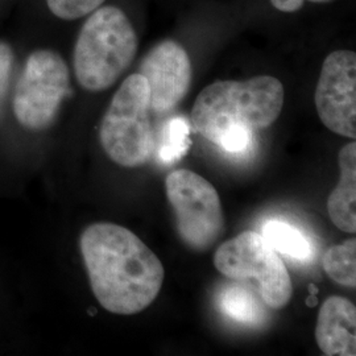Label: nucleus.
Instances as JSON below:
<instances>
[{"label": "nucleus", "instance_id": "nucleus-1", "mask_svg": "<svg viewBox=\"0 0 356 356\" xmlns=\"http://www.w3.org/2000/svg\"><path fill=\"white\" fill-rule=\"evenodd\" d=\"M79 248L91 291L107 312L134 316L157 298L164 267L132 231L108 222L92 223L82 232Z\"/></svg>", "mask_w": 356, "mask_h": 356}, {"label": "nucleus", "instance_id": "nucleus-2", "mask_svg": "<svg viewBox=\"0 0 356 356\" xmlns=\"http://www.w3.org/2000/svg\"><path fill=\"white\" fill-rule=\"evenodd\" d=\"M284 101L285 90L275 76L216 81L197 97L191 123L201 136L218 145L231 128L257 131L272 126L280 116Z\"/></svg>", "mask_w": 356, "mask_h": 356}, {"label": "nucleus", "instance_id": "nucleus-3", "mask_svg": "<svg viewBox=\"0 0 356 356\" xmlns=\"http://www.w3.org/2000/svg\"><path fill=\"white\" fill-rule=\"evenodd\" d=\"M138 48L126 13L114 6L97 8L76 38L73 66L78 83L91 92L110 89L134 63Z\"/></svg>", "mask_w": 356, "mask_h": 356}, {"label": "nucleus", "instance_id": "nucleus-4", "mask_svg": "<svg viewBox=\"0 0 356 356\" xmlns=\"http://www.w3.org/2000/svg\"><path fill=\"white\" fill-rule=\"evenodd\" d=\"M149 92L145 78L127 76L115 92L103 116L99 140L118 165L136 168L148 161L154 149Z\"/></svg>", "mask_w": 356, "mask_h": 356}, {"label": "nucleus", "instance_id": "nucleus-5", "mask_svg": "<svg viewBox=\"0 0 356 356\" xmlns=\"http://www.w3.org/2000/svg\"><path fill=\"white\" fill-rule=\"evenodd\" d=\"M214 266L231 280L257 282L261 300L272 309H282L292 298V280L284 261L254 231H244L223 243L214 254Z\"/></svg>", "mask_w": 356, "mask_h": 356}, {"label": "nucleus", "instance_id": "nucleus-6", "mask_svg": "<svg viewBox=\"0 0 356 356\" xmlns=\"http://www.w3.org/2000/svg\"><path fill=\"white\" fill-rule=\"evenodd\" d=\"M69 94L70 74L64 58L51 49L32 51L15 88L13 114L28 131L47 129Z\"/></svg>", "mask_w": 356, "mask_h": 356}, {"label": "nucleus", "instance_id": "nucleus-7", "mask_svg": "<svg viewBox=\"0 0 356 356\" xmlns=\"http://www.w3.org/2000/svg\"><path fill=\"white\" fill-rule=\"evenodd\" d=\"M165 191L181 241L194 251H207L225 232V213L216 188L198 173L179 169L166 177Z\"/></svg>", "mask_w": 356, "mask_h": 356}, {"label": "nucleus", "instance_id": "nucleus-8", "mask_svg": "<svg viewBox=\"0 0 356 356\" xmlns=\"http://www.w3.org/2000/svg\"><path fill=\"white\" fill-rule=\"evenodd\" d=\"M321 122L337 135L356 138V54L335 51L323 61L316 89Z\"/></svg>", "mask_w": 356, "mask_h": 356}, {"label": "nucleus", "instance_id": "nucleus-9", "mask_svg": "<svg viewBox=\"0 0 356 356\" xmlns=\"http://www.w3.org/2000/svg\"><path fill=\"white\" fill-rule=\"evenodd\" d=\"M139 74L145 78L148 85L151 111L157 114L169 113L177 107L191 90V57L177 41H161L145 54Z\"/></svg>", "mask_w": 356, "mask_h": 356}, {"label": "nucleus", "instance_id": "nucleus-10", "mask_svg": "<svg viewBox=\"0 0 356 356\" xmlns=\"http://www.w3.org/2000/svg\"><path fill=\"white\" fill-rule=\"evenodd\" d=\"M316 341L323 355H356V307L350 300L332 296L322 304Z\"/></svg>", "mask_w": 356, "mask_h": 356}, {"label": "nucleus", "instance_id": "nucleus-11", "mask_svg": "<svg viewBox=\"0 0 356 356\" xmlns=\"http://www.w3.org/2000/svg\"><path fill=\"white\" fill-rule=\"evenodd\" d=\"M341 179L331 191L327 211L331 222L344 232H356V143H348L339 151Z\"/></svg>", "mask_w": 356, "mask_h": 356}, {"label": "nucleus", "instance_id": "nucleus-12", "mask_svg": "<svg viewBox=\"0 0 356 356\" xmlns=\"http://www.w3.org/2000/svg\"><path fill=\"white\" fill-rule=\"evenodd\" d=\"M263 236L277 252L298 261H307L313 256L312 243L300 229L289 223L277 219L268 220L263 226Z\"/></svg>", "mask_w": 356, "mask_h": 356}, {"label": "nucleus", "instance_id": "nucleus-13", "mask_svg": "<svg viewBox=\"0 0 356 356\" xmlns=\"http://www.w3.org/2000/svg\"><path fill=\"white\" fill-rule=\"evenodd\" d=\"M219 305L229 318L244 325H256L263 318V307L256 296L242 284L226 285L220 292Z\"/></svg>", "mask_w": 356, "mask_h": 356}, {"label": "nucleus", "instance_id": "nucleus-14", "mask_svg": "<svg viewBox=\"0 0 356 356\" xmlns=\"http://www.w3.org/2000/svg\"><path fill=\"white\" fill-rule=\"evenodd\" d=\"M323 269L331 280L347 288L356 286V241L347 239L323 254Z\"/></svg>", "mask_w": 356, "mask_h": 356}, {"label": "nucleus", "instance_id": "nucleus-15", "mask_svg": "<svg viewBox=\"0 0 356 356\" xmlns=\"http://www.w3.org/2000/svg\"><path fill=\"white\" fill-rule=\"evenodd\" d=\"M191 127L184 118L169 119L163 127L159 156L164 163H176L191 147Z\"/></svg>", "mask_w": 356, "mask_h": 356}, {"label": "nucleus", "instance_id": "nucleus-16", "mask_svg": "<svg viewBox=\"0 0 356 356\" xmlns=\"http://www.w3.org/2000/svg\"><path fill=\"white\" fill-rule=\"evenodd\" d=\"M106 0H47L48 8L63 20H76L102 7Z\"/></svg>", "mask_w": 356, "mask_h": 356}, {"label": "nucleus", "instance_id": "nucleus-17", "mask_svg": "<svg viewBox=\"0 0 356 356\" xmlns=\"http://www.w3.org/2000/svg\"><path fill=\"white\" fill-rule=\"evenodd\" d=\"M252 135H254V131L248 128H231L220 138L218 145L226 152L235 153V154L245 152L252 143Z\"/></svg>", "mask_w": 356, "mask_h": 356}, {"label": "nucleus", "instance_id": "nucleus-18", "mask_svg": "<svg viewBox=\"0 0 356 356\" xmlns=\"http://www.w3.org/2000/svg\"><path fill=\"white\" fill-rule=\"evenodd\" d=\"M13 48L0 41V114L3 111L7 94L10 90V82L13 78Z\"/></svg>", "mask_w": 356, "mask_h": 356}, {"label": "nucleus", "instance_id": "nucleus-19", "mask_svg": "<svg viewBox=\"0 0 356 356\" xmlns=\"http://www.w3.org/2000/svg\"><path fill=\"white\" fill-rule=\"evenodd\" d=\"M272 6L279 10L281 13H296L304 7L306 1L316 3V4H323V3H331L334 0H269Z\"/></svg>", "mask_w": 356, "mask_h": 356}]
</instances>
